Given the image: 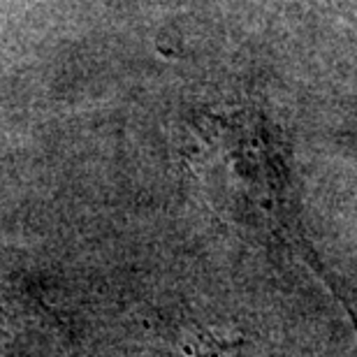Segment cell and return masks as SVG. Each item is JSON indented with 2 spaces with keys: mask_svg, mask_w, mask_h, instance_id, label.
Returning <instances> with one entry per match:
<instances>
[{
  "mask_svg": "<svg viewBox=\"0 0 357 357\" xmlns=\"http://www.w3.org/2000/svg\"><path fill=\"white\" fill-rule=\"evenodd\" d=\"M197 139L199 155L206 165L223 169L234 190H241L251 209L255 213H262V218L276 232L285 234L313 267V271L323 278L327 288H332L330 276L320 269L316 255L306 248L302 234L295 230L283 162L278 158V151L262 119L251 112L209 114L197 126Z\"/></svg>",
  "mask_w": 357,
  "mask_h": 357,
  "instance_id": "obj_1",
  "label": "cell"
},
{
  "mask_svg": "<svg viewBox=\"0 0 357 357\" xmlns=\"http://www.w3.org/2000/svg\"><path fill=\"white\" fill-rule=\"evenodd\" d=\"M334 3H337V0H334ZM339 3H348V5H355L357 7V0H339Z\"/></svg>",
  "mask_w": 357,
  "mask_h": 357,
  "instance_id": "obj_2",
  "label": "cell"
}]
</instances>
